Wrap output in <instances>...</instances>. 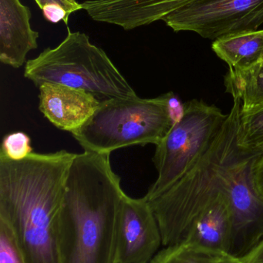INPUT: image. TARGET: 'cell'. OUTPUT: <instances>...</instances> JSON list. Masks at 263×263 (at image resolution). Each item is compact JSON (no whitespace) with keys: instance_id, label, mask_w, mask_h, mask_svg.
<instances>
[{"instance_id":"1","label":"cell","mask_w":263,"mask_h":263,"mask_svg":"<svg viewBox=\"0 0 263 263\" xmlns=\"http://www.w3.org/2000/svg\"><path fill=\"white\" fill-rule=\"evenodd\" d=\"M125 194L111 154L76 155L57 223L60 263H118L117 230Z\"/></svg>"},{"instance_id":"2","label":"cell","mask_w":263,"mask_h":263,"mask_svg":"<svg viewBox=\"0 0 263 263\" xmlns=\"http://www.w3.org/2000/svg\"><path fill=\"white\" fill-rule=\"evenodd\" d=\"M76 153L0 155V219L13 230L26 263H60L57 223Z\"/></svg>"},{"instance_id":"3","label":"cell","mask_w":263,"mask_h":263,"mask_svg":"<svg viewBox=\"0 0 263 263\" xmlns=\"http://www.w3.org/2000/svg\"><path fill=\"white\" fill-rule=\"evenodd\" d=\"M233 100L231 111L208 149L176 183L148 201L159 222L164 247L185 239L197 218L225 192L229 168L246 153L237 142L241 102Z\"/></svg>"},{"instance_id":"4","label":"cell","mask_w":263,"mask_h":263,"mask_svg":"<svg viewBox=\"0 0 263 263\" xmlns=\"http://www.w3.org/2000/svg\"><path fill=\"white\" fill-rule=\"evenodd\" d=\"M24 77L37 87L46 83L64 85L86 91L100 102L138 97L106 52L83 32L69 31L58 46L28 60Z\"/></svg>"},{"instance_id":"5","label":"cell","mask_w":263,"mask_h":263,"mask_svg":"<svg viewBox=\"0 0 263 263\" xmlns=\"http://www.w3.org/2000/svg\"><path fill=\"white\" fill-rule=\"evenodd\" d=\"M174 126L161 96L111 99L72 133L85 152L105 154L134 145H157Z\"/></svg>"},{"instance_id":"6","label":"cell","mask_w":263,"mask_h":263,"mask_svg":"<svg viewBox=\"0 0 263 263\" xmlns=\"http://www.w3.org/2000/svg\"><path fill=\"white\" fill-rule=\"evenodd\" d=\"M228 114L203 100L185 103V112L156 145L153 162L159 176L145 197L151 201L176 183L205 153Z\"/></svg>"},{"instance_id":"7","label":"cell","mask_w":263,"mask_h":263,"mask_svg":"<svg viewBox=\"0 0 263 263\" xmlns=\"http://www.w3.org/2000/svg\"><path fill=\"white\" fill-rule=\"evenodd\" d=\"M163 21L174 32H196L216 40L259 29L263 23V0H199L167 15Z\"/></svg>"},{"instance_id":"8","label":"cell","mask_w":263,"mask_h":263,"mask_svg":"<svg viewBox=\"0 0 263 263\" xmlns=\"http://www.w3.org/2000/svg\"><path fill=\"white\" fill-rule=\"evenodd\" d=\"M258 153H244L229 168L225 193L231 210L230 256L240 259L263 239V196L253 182L252 166Z\"/></svg>"},{"instance_id":"9","label":"cell","mask_w":263,"mask_h":263,"mask_svg":"<svg viewBox=\"0 0 263 263\" xmlns=\"http://www.w3.org/2000/svg\"><path fill=\"white\" fill-rule=\"evenodd\" d=\"M161 246L160 227L149 202L125 194L117 230L118 263H149Z\"/></svg>"},{"instance_id":"10","label":"cell","mask_w":263,"mask_h":263,"mask_svg":"<svg viewBox=\"0 0 263 263\" xmlns=\"http://www.w3.org/2000/svg\"><path fill=\"white\" fill-rule=\"evenodd\" d=\"M199 0H87L83 9L97 22L131 30L162 20Z\"/></svg>"},{"instance_id":"11","label":"cell","mask_w":263,"mask_h":263,"mask_svg":"<svg viewBox=\"0 0 263 263\" xmlns=\"http://www.w3.org/2000/svg\"><path fill=\"white\" fill-rule=\"evenodd\" d=\"M39 109L56 127L74 133L97 110L101 102L92 94L57 83L39 86Z\"/></svg>"},{"instance_id":"12","label":"cell","mask_w":263,"mask_h":263,"mask_svg":"<svg viewBox=\"0 0 263 263\" xmlns=\"http://www.w3.org/2000/svg\"><path fill=\"white\" fill-rule=\"evenodd\" d=\"M32 14L20 0H0V61L18 69L37 49L39 32L31 27Z\"/></svg>"},{"instance_id":"13","label":"cell","mask_w":263,"mask_h":263,"mask_svg":"<svg viewBox=\"0 0 263 263\" xmlns=\"http://www.w3.org/2000/svg\"><path fill=\"white\" fill-rule=\"evenodd\" d=\"M232 235L230 202L222 192L195 221L183 241L219 256H230Z\"/></svg>"},{"instance_id":"14","label":"cell","mask_w":263,"mask_h":263,"mask_svg":"<svg viewBox=\"0 0 263 263\" xmlns=\"http://www.w3.org/2000/svg\"><path fill=\"white\" fill-rule=\"evenodd\" d=\"M212 48L229 67H248L262 60L263 29L225 35L214 40Z\"/></svg>"},{"instance_id":"15","label":"cell","mask_w":263,"mask_h":263,"mask_svg":"<svg viewBox=\"0 0 263 263\" xmlns=\"http://www.w3.org/2000/svg\"><path fill=\"white\" fill-rule=\"evenodd\" d=\"M225 91L241 102V111L263 106V60L245 68H230Z\"/></svg>"},{"instance_id":"16","label":"cell","mask_w":263,"mask_h":263,"mask_svg":"<svg viewBox=\"0 0 263 263\" xmlns=\"http://www.w3.org/2000/svg\"><path fill=\"white\" fill-rule=\"evenodd\" d=\"M238 146L247 153L263 152V106L239 114Z\"/></svg>"},{"instance_id":"17","label":"cell","mask_w":263,"mask_h":263,"mask_svg":"<svg viewBox=\"0 0 263 263\" xmlns=\"http://www.w3.org/2000/svg\"><path fill=\"white\" fill-rule=\"evenodd\" d=\"M222 257L182 241L164 247L149 263H219Z\"/></svg>"},{"instance_id":"18","label":"cell","mask_w":263,"mask_h":263,"mask_svg":"<svg viewBox=\"0 0 263 263\" xmlns=\"http://www.w3.org/2000/svg\"><path fill=\"white\" fill-rule=\"evenodd\" d=\"M0 263H26L23 250L10 226L0 219Z\"/></svg>"},{"instance_id":"19","label":"cell","mask_w":263,"mask_h":263,"mask_svg":"<svg viewBox=\"0 0 263 263\" xmlns=\"http://www.w3.org/2000/svg\"><path fill=\"white\" fill-rule=\"evenodd\" d=\"M43 11V15L47 21L57 23L63 20L68 25L69 17L73 12L83 9L82 4L77 0H35Z\"/></svg>"},{"instance_id":"20","label":"cell","mask_w":263,"mask_h":263,"mask_svg":"<svg viewBox=\"0 0 263 263\" xmlns=\"http://www.w3.org/2000/svg\"><path fill=\"white\" fill-rule=\"evenodd\" d=\"M33 153L30 137L23 132H14L3 138L0 155L12 159L22 160Z\"/></svg>"},{"instance_id":"21","label":"cell","mask_w":263,"mask_h":263,"mask_svg":"<svg viewBox=\"0 0 263 263\" xmlns=\"http://www.w3.org/2000/svg\"><path fill=\"white\" fill-rule=\"evenodd\" d=\"M161 97L166 105L173 124H176L183 116L185 112V103H182L179 97L172 92H167Z\"/></svg>"},{"instance_id":"22","label":"cell","mask_w":263,"mask_h":263,"mask_svg":"<svg viewBox=\"0 0 263 263\" xmlns=\"http://www.w3.org/2000/svg\"><path fill=\"white\" fill-rule=\"evenodd\" d=\"M252 173L255 186L263 196V152L258 153L255 156L252 166Z\"/></svg>"},{"instance_id":"23","label":"cell","mask_w":263,"mask_h":263,"mask_svg":"<svg viewBox=\"0 0 263 263\" xmlns=\"http://www.w3.org/2000/svg\"><path fill=\"white\" fill-rule=\"evenodd\" d=\"M238 259L242 263H263V239L243 257Z\"/></svg>"},{"instance_id":"24","label":"cell","mask_w":263,"mask_h":263,"mask_svg":"<svg viewBox=\"0 0 263 263\" xmlns=\"http://www.w3.org/2000/svg\"><path fill=\"white\" fill-rule=\"evenodd\" d=\"M219 263H242L239 259L231 256H225L222 258Z\"/></svg>"},{"instance_id":"25","label":"cell","mask_w":263,"mask_h":263,"mask_svg":"<svg viewBox=\"0 0 263 263\" xmlns=\"http://www.w3.org/2000/svg\"><path fill=\"white\" fill-rule=\"evenodd\" d=\"M262 60H263V57H262Z\"/></svg>"}]
</instances>
